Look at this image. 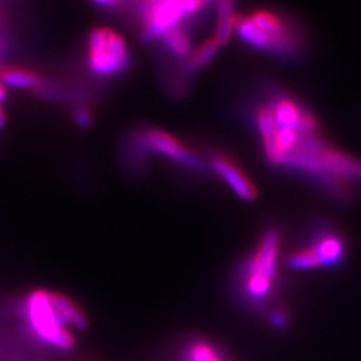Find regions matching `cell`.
<instances>
[{"label":"cell","instance_id":"obj_1","mask_svg":"<svg viewBox=\"0 0 361 361\" xmlns=\"http://www.w3.org/2000/svg\"><path fill=\"white\" fill-rule=\"evenodd\" d=\"M22 312L30 335L39 343L61 352L74 348V335L61 323L52 308L49 292L35 290L30 293L23 302Z\"/></svg>","mask_w":361,"mask_h":361},{"label":"cell","instance_id":"obj_2","mask_svg":"<svg viewBox=\"0 0 361 361\" xmlns=\"http://www.w3.org/2000/svg\"><path fill=\"white\" fill-rule=\"evenodd\" d=\"M131 63L126 42L109 27H97L89 35L87 66L98 78H116L129 70Z\"/></svg>","mask_w":361,"mask_h":361},{"label":"cell","instance_id":"obj_3","mask_svg":"<svg viewBox=\"0 0 361 361\" xmlns=\"http://www.w3.org/2000/svg\"><path fill=\"white\" fill-rule=\"evenodd\" d=\"M345 243L338 234L329 229L316 233L310 244L295 252L288 265L293 271H310L314 268H334L345 258Z\"/></svg>","mask_w":361,"mask_h":361},{"label":"cell","instance_id":"obj_4","mask_svg":"<svg viewBox=\"0 0 361 361\" xmlns=\"http://www.w3.org/2000/svg\"><path fill=\"white\" fill-rule=\"evenodd\" d=\"M131 133L147 158L150 153H154L194 171L202 173L205 170V164L198 154L166 131L155 128H142Z\"/></svg>","mask_w":361,"mask_h":361},{"label":"cell","instance_id":"obj_5","mask_svg":"<svg viewBox=\"0 0 361 361\" xmlns=\"http://www.w3.org/2000/svg\"><path fill=\"white\" fill-rule=\"evenodd\" d=\"M145 40L162 38L169 31L178 27L185 16L182 0H146L145 4Z\"/></svg>","mask_w":361,"mask_h":361},{"label":"cell","instance_id":"obj_6","mask_svg":"<svg viewBox=\"0 0 361 361\" xmlns=\"http://www.w3.org/2000/svg\"><path fill=\"white\" fill-rule=\"evenodd\" d=\"M212 168L241 200L255 201L257 198V189L255 183L226 155H214L212 159Z\"/></svg>","mask_w":361,"mask_h":361},{"label":"cell","instance_id":"obj_7","mask_svg":"<svg viewBox=\"0 0 361 361\" xmlns=\"http://www.w3.org/2000/svg\"><path fill=\"white\" fill-rule=\"evenodd\" d=\"M252 22L259 28L262 32H265L273 43L271 52L276 54H285L290 49V39L288 38L286 30L283 22L271 13L268 11H258L253 13L250 18Z\"/></svg>","mask_w":361,"mask_h":361},{"label":"cell","instance_id":"obj_8","mask_svg":"<svg viewBox=\"0 0 361 361\" xmlns=\"http://www.w3.org/2000/svg\"><path fill=\"white\" fill-rule=\"evenodd\" d=\"M50 301L65 328L68 329L71 326L77 331H86L89 323L85 313L68 297L59 293H50Z\"/></svg>","mask_w":361,"mask_h":361},{"label":"cell","instance_id":"obj_9","mask_svg":"<svg viewBox=\"0 0 361 361\" xmlns=\"http://www.w3.org/2000/svg\"><path fill=\"white\" fill-rule=\"evenodd\" d=\"M0 82L15 90L37 91L42 86L43 79L38 73L23 67H3Z\"/></svg>","mask_w":361,"mask_h":361},{"label":"cell","instance_id":"obj_10","mask_svg":"<svg viewBox=\"0 0 361 361\" xmlns=\"http://www.w3.org/2000/svg\"><path fill=\"white\" fill-rule=\"evenodd\" d=\"M234 30L240 39L247 46H250L256 50L271 51V49H273L271 39L265 32H262L259 28H257L250 18H237Z\"/></svg>","mask_w":361,"mask_h":361},{"label":"cell","instance_id":"obj_11","mask_svg":"<svg viewBox=\"0 0 361 361\" xmlns=\"http://www.w3.org/2000/svg\"><path fill=\"white\" fill-rule=\"evenodd\" d=\"M219 20L214 39L219 46L226 44L232 38L233 31L235 27V15H234V0H219Z\"/></svg>","mask_w":361,"mask_h":361},{"label":"cell","instance_id":"obj_12","mask_svg":"<svg viewBox=\"0 0 361 361\" xmlns=\"http://www.w3.org/2000/svg\"><path fill=\"white\" fill-rule=\"evenodd\" d=\"M219 44L216 42V39H209L200 49L194 51L193 55L190 56V61L188 63V70L190 74H194L202 68H205L217 55Z\"/></svg>","mask_w":361,"mask_h":361},{"label":"cell","instance_id":"obj_13","mask_svg":"<svg viewBox=\"0 0 361 361\" xmlns=\"http://www.w3.org/2000/svg\"><path fill=\"white\" fill-rule=\"evenodd\" d=\"M164 44L176 58H186L192 52V43L188 35L178 28H173L166 35L162 37Z\"/></svg>","mask_w":361,"mask_h":361},{"label":"cell","instance_id":"obj_14","mask_svg":"<svg viewBox=\"0 0 361 361\" xmlns=\"http://www.w3.org/2000/svg\"><path fill=\"white\" fill-rule=\"evenodd\" d=\"M188 361H219V357L207 343H194L188 350Z\"/></svg>","mask_w":361,"mask_h":361},{"label":"cell","instance_id":"obj_15","mask_svg":"<svg viewBox=\"0 0 361 361\" xmlns=\"http://www.w3.org/2000/svg\"><path fill=\"white\" fill-rule=\"evenodd\" d=\"M73 121L78 128L89 129L94 122V116L86 104H78L73 110Z\"/></svg>","mask_w":361,"mask_h":361},{"label":"cell","instance_id":"obj_16","mask_svg":"<svg viewBox=\"0 0 361 361\" xmlns=\"http://www.w3.org/2000/svg\"><path fill=\"white\" fill-rule=\"evenodd\" d=\"M204 3L205 0H182L185 16H192L194 13H198L202 8Z\"/></svg>","mask_w":361,"mask_h":361},{"label":"cell","instance_id":"obj_17","mask_svg":"<svg viewBox=\"0 0 361 361\" xmlns=\"http://www.w3.org/2000/svg\"><path fill=\"white\" fill-rule=\"evenodd\" d=\"M269 320H271V325L279 329H283L288 325V317L283 310H273L269 314Z\"/></svg>","mask_w":361,"mask_h":361},{"label":"cell","instance_id":"obj_18","mask_svg":"<svg viewBox=\"0 0 361 361\" xmlns=\"http://www.w3.org/2000/svg\"><path fill=\"white\" fill-rule=\"evenodd\" d=\"M92 4L98 6V7H104V8H110V7H116L121 0H90Z\"/></svg>","mask_w":361,"mask_h":361},{"label":"cell","instance_id":"obj_19","mask_svg":"<svg viewBox=\"0 0 361 361\" xmlns=\"http://www.w3.org/2000/svg\"><path fill=\"white\" fill-rule=\"evenodd\" d=\"M7 101V90L6 86L0 82V104H4Z\"/></svg>","mask_w":361,"mask_h":361},{"label":"cell","instance_id":"obj_20","mask_svg":"<svg viewBox=\"0 0 361 361\" xmlns=\"http://www.w3.org/2000/svg\"><path fill=\"white\" fill-rule=\"evenodd\" d=\"M6 123H7V119H6V116H4L3 110H1V107H0V130L6 128Z\"/></svg>","mask_w":361,"mask_h":361},{"label":"cell","instance_id":"obj_21","mask_svg":"<svg viewBox=\"0 0 361 361\" xmlns=\"http://www.w3.org/2000/svg\"><path fill=\"white\" fill-rule=\"evenodd\" d=\"M1 44H0V73H1Z\"/></svg>","mask_w":361,"mask_h":361},{"label":"cell","instance_id":"obj_22","mask_svg":"<svg viewBox=\"0 0 361 361\" xmlns=\"http://www.w3.org/2000/svg\"><path fill=\"white\" fill-rule=\"evenodd\" d=\"M357 180H361V166H360V171H359V178Z\"/></svg>","mask_w":361,"mask_h":361}]
</instances>
